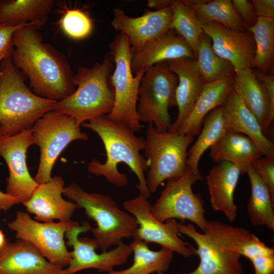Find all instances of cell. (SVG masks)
I'll return each mask as SVG.
<instances>
[{"label": "cell", "mask_w": 274, "mask_h": 274, "mask_svg": "<svg viewBox=\"0 0 274 274\" xmlns=\"http://www.w3.org/2000/svg\"><path fill=\"white\" fill-rule=\"evenodd\" d=\"M193 137L161 131L148 123L143 150L148 164L146 180L150 193L156 192L165 180L179 178L185 173L187 149Z\"/></svg>", "instance_id": "ba28073f"}, {"label": "cell", "mask_w": 274, "mask_h": 274, "mask_svg": "<svg viewBox=\"0 0 274 274\" xmlns=\"http://www.w3.org/2000/svg\"><path fill=\"white\" fill-rule=\"evenodd\" d=\"M172 17L170 7L153 11L147 10L139 17L129 16L122 9L116 8L111 25L127 38L132 55L166 33L169 29Z\"/></svg>", "instance_id": "2e32d148"}, {"label": "cell", "mask_w": 274, "mask_h": 274, "mask_svg": "<svg viewBox=\"0 0 274 274\" xmlns=\"http://www.w3.org/2000/svg\"><path fill=\"white\" fill-rule=\"evenodd\" d=\"M202 179L201 174L187 167L180 178L167 180L158 198L151 206V214L161 222L175 219L189 220L203 231L208 222L204 202L192 189L193 185Z\"/></svg>", "instance_id": "8fae6325"}, {"label": "cell", "mask_w": 274, "mask_h": 274, "mask_svg": "<svg viewBox=\"0 0 274 274\" xmlns=\"http://www.w3.org/2000/svg\"><path fill=\"white\" fill-rule=\"evenodd\" d=\"M63 194L95 222L96 227L91 231L102 252L135 235L138 228L135 219L120 209L109 195L88 192L76 183L64 187Z\"/></svg>", "instance_id": "8992f818"}, {"label": "cell", "mask_w": 274, "mask_h": 274, "mask_svg": "<svg viewBox=\"0 0 274 274\" xmlns=\"http://www.w3.org/2000/svg\"><path fill=\"white\" fill-rule=\"evenodd\" d=\"M53 0L0 1V24L17 26L44 25L53 8Z\"/></svg>", "instance_id": "4316f807"}, {"label": "cell", "mask_w": 274, "mask_h": 274, "mask_svg": "<svg viewBox=\"0 0 274 274\" xmlns=\"http://www.w3.org/2000/svg\"><path fill=\"white\" fill-rule=\"evenodd\" d=\"M151 207L148 199L140 194L124 201V209L138 224L133 240L157 244L184 257L197 255L196 248L180 237L178 222L175 219L159 221L151 214Z\"/></svg>", "instance_id": "5bb4252c"}, {"label": "cell", "mask_w": 274, "mask_h": 274, "mask_svg": "<svg viewBox=\"0 0 274 274\" xmlns=\"http://www.w3.org/2000/svg\"><path fill=\"white\" fill-rule=\"evenodd\" d=\"M199 135L188 153L187 167L195 174H200L198 165L200 159L208 149L210 148L226 132L222 113V106L210 112L203 120Z\"/></svg>", "instance_id": "f546056e"}, {"label": "cell", "mask_w": 274, "mask_h": 274, "mask_svg": "<svg viewBox=\"0 0 274 274\" xmlns=\"http://www.w3.org/2000/svg\"><path fill=\"white\" fill-rule=\"evenodd\" d=\"M200 24L210 38L214 52L230 62L234 72L254 67L256 47L250 32L232 29L215 22Z\"/></svg>", "instance_id": "e0dca14e"}, {"label": "cell", "mask_w": 274, "mask_h": 274, "mask_svg": "<svg viewBox=\"0 0 274 274\" xmlns=\"http://www.w3.org/2000/svg\"><path fill=\"white\" fill-rule=\"evenodd\" d=\"M26 25L28 24L17 26H7L0 24V62L11 54L13 49V36L15 31Z\"/></svg>", "instance_id": "f35d334b"}, {"label": "cell", "mask_w": 274, "mask_h": 274, "mask_svg": "<svg viewBox=\"0 0 274 274\" xmlns=\"http://www.w3.org/2000/svg\"><path fill=\"white\" fill-rule=\"evenodd\" d=\"M241 175L238 166L221 162L212 168L206 178L212 209L222 213L229 222L237 217L234 193Z\"/></svg>", "instance_id": "44dd1931"}, {"label": "cell", "mask_w": 274, "mask_h": 274, "mask_svg": "<svg viewBox=\"0 0 274 274\" xmlns=\"http://www.w3.org/2000/svg\"><path fill=\"white\" fill-rule=\"evenodd\" d=\"M178 228L194 242L199 258L197 267L184 274H244L239 247L251 234L249 230L217 220L208 221L202 232L191 223H178Z\"/></svg>", "instance_id": "3957f363"}, {"label": "cell", "mask_w": 274, "mask_h": 274, "mask_svg": "<svg viewBox=\"0 0 274 274\" xmlns=\"http://www.w3.org/2000/svg\"><path fill=\"white\" fill-rule=\"evenodd\" d=\"M232 89L254 115L265 132L274 119V106L263 84L252 68L234 72Z\"/></svg>", "instance_id": "603a6c76"}, {"label": "cell", "mask_w": 274, "mask_h": 274, "mask_svg": "<svg viewBox=\"0 0 274 274\" xmlns=\"http://www.w3.org/2000/svg\"><path fill=\"white\" fill-rule=\"evenodd\" d=\"M114 63L109 55L90 67H80L74 76L77 88L57 101L53 111L73 118L80 126L112 110L114 93L110 79Z\"/></svg>", "instance_id": "5b68a950"}, {"label": "cell", "mask_w": 274, "mask_h": 274, "mask_svg": "<svg viewBox=\"0 0 274 274\" xmlns=\"http://www.w3.org/2000/svg\"><path fill=\"white\" fill-rule=\"evenodd\" d=\"M195 61L206 83L221 80L233 76L234 73L231 64L214 52L210 38L204 32L200 40Z\"/></svg>", "instance_id": "d6a6232c"}, {"label": "cell", "mask_w": 274, "mask_h": 274, "mask_svg": "<svg viewBox=\"0 0 274 274\" xmlns=\"http://www.w3.org/2000/svg\"><path fill=\"white\" fill-rule=\"evenodd\" d=\"M251 166L266 184L274 198V154L254 160Z\"/></svg>", "instance_id": "8d00e7d4"}, {"label": "cell", "mask_w": 274, "mask_h": 274, "mask_svg": "<svg viewBox=\"0 0 274 274\" xmlns=\"http://www.w3.org/2000/svg\"><path fill=\"white\" fill-rule=\"evenodd\" d=\"M170 3V0H150L147 6L155 10H160L169 7Z\"/></svg>", "instance_id": "7bdbcfd3"}, {"label": "cell", "mask_w": 274, "mask_h": 274, "mask_svg": "<svg viewBox=\"0 0 274 274\" xmlns=\"http://www.w3.org/2000/svg\"><path fill=\"white\" fill-rule=\"evenodd\" d=\"M250 260L255 274H274V255L257 256Z\"/></svg>", "instance_id": "ab89813d"}, {"label": "cell", "mask_w": 274, "mask_h": 274, "mask_svg": "<svg viewBox=\"0 0 274 274\" xmlns=\"http://www.w3.org/2000/svg\"><path fill=\"white\" fill-rule=\"evenodd\" d=\"M246 173L251 184V196L247 206L250 223L253 226H265L273 230L274 198L251 165L247 168Z\"/></svg>", "instance_id": "83f0119b"}, {"label": "cell", "mask_w": 274, "mask_h": 274, "mask_svg": "<svg viewBox=\"0 0 274 274\" xmlns=\"http://www.w3.org/2000/svg\"><path fill=\"white\" fill-rule=\"evenodd\" d=\"M166 62L178 79L176 90L178 114L168 130L177 132L192 110L206 82L196 66L195 59L181 58Z\"/></svg>", "instance_id": "ffe728a7"}, {"label": "cell", "mask_w": 274, "mask_h": 274, "mask_svg": "<svg viewBox=\"0 0 274 274\" xmlns=\"http://www.w3.org/2000/svg\"><path fill=\"white\" fill-rule=\"evenodd\" d=\"M257 17L274 18L273 0L251 1Z\"/></svg>", "instance_id": "60d3db41"}, {"label": "cell", "mask_w": 274, "mask_h": 274, "mask_svg": "<svg viewBox=\"0 0 274 274\" xmlns=\"http://www.w3.org/2000/svg\"><path fill=\"white\" fill-rule=\"evenodd\" d=\"M62 268L49 262L23 239L7 241L0 249V274H59Z\"/></svg>", "instance_id": "d6986e66"}, {"label": "cell", "mask_w": 274, "mask_h": 274, "mask_svg": "<svg viewBox=\"0 0 274 274\" xmlns=\"http://www.w3.org/2000/svg\"><path fill=\"white\" fill-rule=\"evenodd\" d=\"M222 113L227 129L250 138L264 156L274 154L273 143L265 136L256 117L233 89L222 106Z\"/></svg>", "instance_id": "cb8c5ba5"}, {"label": "cell", "mask_w": 274, "mask_h": 274, "mask_svg": "<svg viewBox=\"0 0 274 274\" xmlns=\"http://www.w3.org/2000/svg\"><path fill=\"white\" fill-rule=\"evenodd\" d=\"M231 2L245 28L248 29L253 26L256 23L258 17L251 1L232 0Z\"/></svg>", "instance_id": "74e56055"}, {"label": "cell", "mask_w": 274, "mask_h": 274, "mask_svg": "<svg viewBox=\"0 0 274 274\" xmlns=\"http://www.w3.org/2000/svg\"><path fill=\"white\" fill-rule=\"evenodd\" d=\"M57 101L40 97L25 84L11 54L0 62V135H13L31 129Z\"/></svg>", "instance_id": "277c9868"}, {"label": "cell", "mask_w": 274, "mask_h": 274, "mask_svg": "<svg viewBox=\"0 0 274 274\" xmlns=\"http://www.w3.org/2000/svg\"><path fill=\"white\" fill-rule=\"evenodd\" d=\"M233 76L205 83L189 115L177 130L193 136L199 133L205 117L212 110L223 105L232 90Z\"/></svg>", "instance_id": "d4e9b609"}, {"label": "cell", "mask_w": 274, "mask_h": 274, "mask_svg": "<svg viewBox=\"0 0 274 274\" xmlns=\"http://www.w3.org/2000/svg\"><path fill=\"white\" fill-rule=\"evenodd\" d=\"M193 9L199 22H215L229 28L245 31L243 21L230 0H184Z\"/></svg>", "instance_id": "4dcf8cb0"}, {"label": "cell", "mask_w": 274, "mask_h": 274, "mask_svg": "<svg viewBox=\"0 0 274 274\" xmlns=\"http://www.w3.org/2000/svg\"><path fill=\"white\" fill-rule=\"evenodd\" d=\"M248 30L255 43L254 67L262 74H268L274 58V18L258 17Z\"/></svg>", "instance_id": "836d02e7"}, {"label": "cell", "mask_w": 274, "mask_h": 274, "mask_svg": "<svg viewBox=\"0 0 274 274\" xmlns=\"http://www.w3.org/2000/svg\"><path fill=\"white\" fill-rule=\"evenodd\" d=\"M39 29L30 24L15 31L12 60L27 77L34 93L59 101L75 90L74 74L65 56L44 42Z\"/></svg>", "instance_id": "6da1fadb"}, {"label": "cell", "mask_w": 274, "mask_h": 274, "mask_svg": "<svg viewBox=\"0 0 274 274\" xmlns=\"http://www.w3.org/2000/svg\"><path fill=\"white\" fill-rule=\"evenodd\" d=\"M33 144L40 150V162L34 178L38 184L49 181L54 163L65 147L76 140L87 141L88 135L81 131L75 119L54 111L38 120L31 128Z\"/></svg>", "instance_id": "30bf717a"}, {"label": "cell", "mask_w": 274, "mask_h": 274, "mask_svg": "<svg viewBox=\"0 0 274 274\" xmlns=\"http://www.w3.org/2000/svg\"><path fill=\"white\" fill-rule=\"evenodd\" d=\"M7 239L5 238V236L2 230H0V249L5 246L7 243Z\"/></svg>", "instance_id": "ee69618b"}, {"label": "cell", "mask_w": 274, "mask_h": 274, "mask_svg": "<svg viewBox=\"0 0 274 274\" xmlns=\"http://www.w3.org/2000/svg\"><path fill=\"white\" fill-rule=\"evenodd\" d=\"M78 223L70 220L41 223L25 212L18 211L15 219L8 224L16 232V237L32 245L49 262L63 267L72 259L64 237L67 230Z\"/></svg>", "instance_id": "7c38bea8"}, {"label": "cell", "mask_w": 274, "mask_h": 274, "mask_svg": "<svg viewBox=\"0 0 274 274\" xmlns=\"http://www.w3.org/2000/svg\"><path fill=\"white\" fill-rule=\"evenodd\" d=\"M263 156L257 144L247 136L227 129L225 133L210 147V156L217 163L227 162L246 173L252 162Z\"/></svg>", "instance_id": "484cf974"}, {"label": "cell", "mask_w": 274, "mask_h": 274, "mask_svg": "<svg viewBox=\"0 0 274 274\" xmlns=\"http://www.w3.org/2000/svg\"><path fill=\"white\" fill-rule=\"evenodd\" d=\"M240 255L249 260L260 256L274 255L273 248L266 246L254 233H251L239 247Z\"/></svg>", "instance_id": "d590c367"}, {"label": "cell", "mask_w": 274, "mask_h": 274, "mask_svg": "<svg viewBox=\"0 0 274 274\" xmlns=\"http://www.w3.org/2000/svg\"><path fill=\"white\" fill-rule=\"evenodd\" d=\"M64 182L60 176H54L47 182L39 184L30 198L22 204L26 210L35 215L36 221L51 222L58 219L71 220L79 207L72 201L63 198Z\"/></svg>", "instance_id": "ac0fdd59"}, {"label": "cell", "mask_w": 274, "mask_h": 274, "mask_svg": "<svg viewBox=\"0 0 274 274\" xmlns=\"http://www.w3.org/2000/svg\"><path fill=\"white\" fill-rule=\"evenodd\" d=\"M91 228L88 222L84 221L82 225L78 224L67 230L64 236L67 239L66 246L73 248L71 252L72 259L59 274H74L89 268L108 273L114 270L115 267L125 263L133 253L132 243L126 244L122 242L111 250L97 253L95 249L98 247L95 238L79 237L80 233L90 231Z\"/></svg>", "instance_id": "4fadbf2b"}, {"label": "cell", "mask_w": 274, "mask_h": 274, "mask_svg": "<svg viewBox=\"0 0 274 274\" xmlns=\"http://www.w3.org/2000/svg\"><path fill=\"white\" fill-rule=\"evenodd\" d=\"M132 243L134 254L132 265L107 274H161L168 270L174 258L173 251L162 247L159 250H152L147 243L142 241L133 240Z\"/></svg>", "instance_id": "f1b7e54d"}, {"label": "cell", "mask_w": 274, "mask_h": 274, "mask_svg": "<svg viewBox=\"0 0 274 274\" xmlns=\"http://www.w3.org/2000/svg\"><path fill=\"white\" fill-rule=\"evenodd\" d=\"M82 125L96 133L101 139L106 152L104 163L93 159L88 164L90 173L104 177L108 182L118 187H124L128 182L127 175L118 170L120 163L126 164L135 174L138 180L136 188L140 194L148 198L150 192L146 183L145 172L148 164L141 154L144 150V139L137 136L127 126L101 116L84 123Z\"/></svg>", "instance_id": "7a4b0ae2"}, {"label": "cell", "mask_w": 274, "mask_h": 274, "mask_svg": "<svg viewBox=\"0 0 274 274\" xmlns=\"http://www.w3.org/2000/svg\"><path fill=\"white\" fill-rule=\"evenodd\" d=\"M109 56L114 68L111 83L114 93L112 110L106 115L111 120L129 128L134 132L143 126L137 113L139 90L144 70L133 74L131 68L130 46L127 38L119 32L109 44Z\"/></svg>", "instance_id": "52a82bcc"}, {"label": "cell", "mask_w": 274, "mask_h": 274, "mask_svg": "<svg viewBox=\"0 0 274 274\" xmlns=\"http://www.w3.org/2000/svg\"><path fill=\"white\" fill-rule=\"evenodd\" d=\"M60 24L68 37L78 40L87 38L91 34L93 28L91 19L79 9L66 11L60 21Z\"/></svg>", "instance_id": "e575fe53"}, {"label": "cell", "mask_w": 274, "mask_h": 274, "mask_svg": "<svg viewBox=\"0 0 274 274\" xmlns=\"http://www.w3.org/2000/svg\"><path fill=\"white\" fill-rule=\"evenodd\" d=\"M178 79L166 62L147 69L143 76L139 90L137 113L140 122L152 123L166 131L171 125L169 107L177 106L176 90Z\"/></svg>", "instance_id": "9c48e42d"}, {"label": "cell", "mask_w": 274, "mask_h": 274, "mask_svg": "<svg viewBox=\"0 0 274 274\" xmlns=\"http://www.w3.org/2000/svg\"><path fill=\"white\" fill-rule=\"evenodd\" d=\"M172 11L169 29L182 37L191 48L195 59L200 40L203 33L194 10L183 1L170 0Z\"/></svg>", "instance_id": "1f68e13d"}, {"label": "cell", "mask_w": 274, "mask_h": 274, "mask_svg": "<svg viewBox=\"0 0 274 274\" xmlns=\"http://www.w3.org/2000/svg\"><path fill=\"white\" fill-rule=\"evenodd\" d=\"M131 56V68L133 74L141 70L145 72L151 66L163 62L181 58L195 59L188 44L170 29Z\"/></svg>", "instance_id": "7402d4cb"}, {"label": "cell", "mask_w": 274, "mask_h": 274, "mask_svg": "<svg viewBox=\"0 0 274 274\" xmlns=\"http://www.w3.org/2000/svg\"><path fill=\"white\" fill-rule=\"evenodd\" d=\"M32 145L31 128L13 135H0V156L9 169L6 193L21 203L30 198L39 185L30 176L26 163L27 151Z\"/></svg>", "instance_id": "9a60e30c"}, {"label": "cell", "mask_w": 274, "mask_h": 274, "mask_svg": "<svg viewBox=\"0 0 274 274\" xmlns=\"http://www.w3.org/2000/svg\"><path fill=\"white\" fill-rule=\"evenodd\" d=\"M19 203L15 198L0 190V211H7L13 206Z\"/></svg>", "instance_id": "b9f144b4"}]
</instances>
